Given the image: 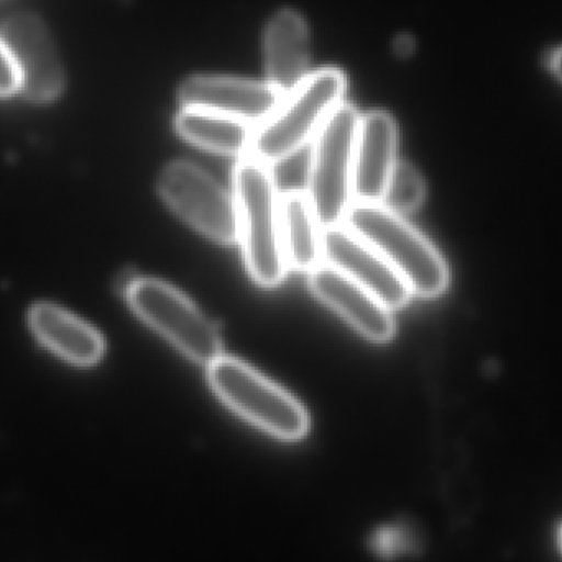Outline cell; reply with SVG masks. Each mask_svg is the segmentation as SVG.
<instances>
[{
  "instance_id": "cell-1",
  "label": "cell",
  "mask_w": 562,
  "mask_h": 562,
  "mask_svg": "<svg viewBox=\"0 0 562 562\" xmlns=\"http://www.w3.org/2000/svg\"><path fill=\"white\" fill-rule=\"evenodd\" d=\"M344 224L372 246L416 296L436 297L448 288V266L441 254L412 224L382 203L356 201Z\"/></svg>"
},
{
  "instance_id": "cell-2",
  "label": "cell",
  "mask_w": 562,
  "mask_h": 562,
  "mask_svg": "<svg viewBox=\"0 0 562 562\" xmlns=\"http://www.w3.org/2000/svg\"><path fill=\"white\" fill-rule=\"evenodd\" d=\"M270 165L247 155L234 171L239 243L250 277L272 288L286 276L280 236V196Z\"/></svg>"
},
{
  "instance_id": "cell-3",
  "label": "cell",
  "mask_w": 562,
  "mask_h": 562,
  "mask_svg": "<svg viewBox=\"0 0 562 562\" xmlns=\"http://www.w3.org/2000/svg\"><path fill=\"white\" fill-rule=\"evenodd\" d=\"M346 76L324 68L310 75L281 98L273 114L254 132V157L267 165L286 160L316 137L324 122L344 102Z\"/></svg>"
},
{
  "instance_id": "cell-4",
  "label": "cell",
  "mask_w": 562,
  "mask_h": 562,
  "mask_svg": "<svg viewBox=\"0 0 562 562\" xmlns=\"http://www.w3.org/2000/svg\"><path fill=\"white\" fill-rule=\"evenodd\" d=\"M211 389L240 418L281 441H300L310 431L306 408L286 390L236 357L207 366Z\"/></svg>"
},
{
  "instance_id": "cell-5",
  "label": "cell",
  "mask_w": 562,
  "mask_h": 562,
  "mask_svg": "<svg viewBox=\"0 0 562 562\" xmlns=\"http://www.w3.org/2000/svg\"><path fill=\"white\" fill-rule=\"evenodd\" d=\"M360 114L340 102L313 138L307 198L321 227L344 224L353 200V160Z\"/></svg>"
},
{
  "instance_id": "cell-6",
  "label": "cell",
  "mask_w": 562,
  "mask_h": 562,
  "mask_svg": "<svg viewBox=\"0 0 562 562\" xmlns=\"http://www.w3.org/2000/svg\"><path fill=\"white\" fill-rule=\"evenodd\" d=\"M125 296L135 314L188 359L210 366L223 356L220 330L178 288L157 279H137L128 284Z\"/></svg>"
},
{
  "instance_id": "cell-7",
  "label": "cell",
  "mask_w": 562,
  "mask_h": 562,
  "mask_svg": "<svg viewBox=\"0 0 562 562\" xmlns=\"http://www.w3.org/2000/svg\"><path fill=\"white\" fill-rule=\"evenodd\" d=\"M158 193L188 224L220 244L239 243L236 198L193 161L173 160L158 177Z\"/></svg>"
},
{
  "instance_id": "cell-8",
  "label": "cell",
  "mask_w": 562,
  "mask_h": 562,
  "mask_svg": "<svg viewBox=\"0 0 562 562\" xmlns=\"http://www.w3.org/2000/svg\"><path fill=\"white\" fill-rule=\"evenodd\" d=\"M0 40L15 63L20 89L30 101L49 102L61 94V59L40 16L30 12L9 16L0 30Z\"/></svg>"
},
{
  "instance_id": "cell-9",
  "label": "cell",
  "mask_w": 562,
  "mask_h": 562,
  "mask_svg": "<svg viewBox=\"0 0 562 562\" xmlns=\"http://www.w3.org/2000/svg\"><path fill=\"white\" fill-rule=\"evenodd\" d=\"M183 108L203 109L259 127L280 104L283 94L269 81L234 76H191L178 91Z\"/></svg>"
},
{
  "instance_id": "cell-10",
  "label": "cell",
  "mask_w": 562,
  "mask_h": 562,
  "mask_svg": "<svg viewBox=\"0 0 562 562\" xmlns=\"http://www.w3.org/2000/svg\"><path fill=\"white\" fill-rule=\"evenodd\" d=\"M324 263L375 294L389 310L405 306L412 290L396 270L346 224L323 229Z\"/></svg>"
},
{
  "instance_id": "cell-11",
  "label": "cell",
  "mask_w": 562,
  "mask_h": 562,
  "mask_svg": "<svg viewBox=\"0 0 562 562\" xmlns=\"http://www.w3.org/2000/svg\"><path fill=\"white\" fill-rule=\"evenodd\" d=\"M310 286L323 303L336 311L366 339L383 344L395 336L392 310H389L375 294L334 267L319 263L310 272Z\"/></svg>"
},
{
  "instance_id": "cell-12",
  "label": "cell",
  "mask_w": 562,
  "mask_h": 562,
  "mask_svg": "<svg viewBox=\"0 0 562 562\" xmlns=\"http://www.w3.org/2000/svg\"><path fill=\"white\" fill-rule=\"evenodd\" d=\"M398 131L392 115L372 111L360 115L353 160V200L382 203L396 165Z\"/></svg>"
},
{
  "instance_id": "cell-13",
  "label": "cell",
  "mask_w": 562,
  "mask_h": 562,
  "mask_svg": "<svg viewBox=\"0 0 562 562\" xmlns=\"http://www.w3.org/2000/svg\"><path fill=\"white\" fill-rule=\"evenodd\" d=\"M267 81L286 94L304 81L310 71V32L306 20L293 9L270 19L263 35Z\"/></svg>"
},
{
  "instance_id": "cell-14",
  "label": "cell",
  "mask_w": 562,
  "mask_h": 562,
  "mask_svg": "<svg viewBox=\"0 0 562 562\" xmlns=\"http://www.w3.org/2000/svg\"><path fill=\"white\" fill-rule=\"evenodd\" d=\"M30 326L48 349L78 366H92L104 353V340L98 330L52 304L33 307Z\"/></svg>"
},
{
  "instance_id": "cell-15",
  "label": "cell",
  "mask_w": 562,
  "mask_h": 562,
  "mask_svg": "<svg viewBox=\"0 0 562 562\" xmlns=\"http://www.w3.org/2000/svg\"><path fill=\"white\" fill-rule=\"evenodd\" d=\"M280 236L288 269L313 272L323 259V227L310 198L300 191L280 194Z\"/></svg>"
},
{
  "instance_id": "cell-16",
  "label": "cell",
  "mask_w": 562,
  "mask_h": 562,
  "mask_svg": "<svg viewBox=\"0 0 562 562\" xmlns=\"http://www.w3.org/2000/svg\"><path fill=\"white\" fill-rule=\"evenodd\" d=\"M175 128L184 140L204 150L244 155L252 147L256 127L203 109L183 108L175 117Z\"/></svg>"
},
{
  "instance_id": "cell-17",
  "label": "cell",
  "mask_w": 562,
  "mask_h": 562,
  "mask_svg": "<svg viewBox=\"0 0 562 562\" xmlns=\"http://www.w3.org/2000/svg\"><path fill=\"white\" fill-rule=\"evenodd\" d=\"M425 194V180L419 171L406 161H396L382 204L402 216L422 206Z\"/></svg>"
},
{
  "instance_id": "cell-18",
  "label": "cell",
  "mask_w": 562,
  "mask_h": 562,
  "mask_svg": "<svg viewBox=\"0 0 562 562\" xmlns=\"http://www.w3.org/2000/svg\"><path fill=\"white\" fill-rule=\"evenodd\" d=\"M16 89H20L19 72L12 56L0 40V98L12 95Z\"/></svg>"
},
{
  "instance_id": "cell-19",
  "label": "cell",
  "mask_w": 562,
  "mask_h": 562,
  "mask_svg": "<svg viewBox=\"0 0 562 562\" xmlns=\"http://www.w3.org/2000/svg\"><path fill=\"white\" fill-rule=\"evenodd\" d=\"M551 69H553L554 75L562 81V48L558 49L553 58H551Z\"/></svg>"
},
{
  "instance_id": "cell-20",
  "label": "cell",
  "mask_w": 562,
  "mask_h": 562,
  "mask_svg": "<svg viewBox=\"0 0 562 562\" xmlns=\"http://www.w3.org/2000/svg\"><path fill=\"white\" fill-rule=\"evenodd\" d=\"M558 544H560V550L562 553V527L560 528V531H558Z\"/></svg>"
}]
</instances>
